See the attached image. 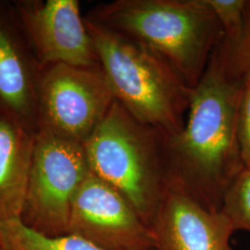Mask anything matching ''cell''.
I'll use <instances>...</instances> for the list:
<instances>
[{"label":"cell","instance_id":"obj_1","mask_svg":"<svg viewBox=\"0 0 250 250\" xmlns=\"http://www.w3.org/2000/svg\"><path fill=\"white\" fill-rule=\"evenodd\" d=\"M243 82L221 44L192 89L184 129L163 137L169 182L211 212L221 211L227 189L245 169L238 139Z\"/></svg>","mask_w":250,"mask_h":250},{"label":"cell","instance_id":"obj_2","mask_svg":"<svg viewBox=\"0 0 250 250\" xmlns=\"http://www.w3.org/2000/svg\"><path fill=\"white\" fill-rule=\"evenodd\" d=\"M86 18L159 57L190 88L225 37L207 0H116L96 7Z\"/></svg>","mask_w":250,"mask_h":250},{"label":"cell","instance_id":"obj_3","mask_svg":"<svg viewBox=\"0 0 250 250\" xmlns=\"http://www.w3.org/2000/svg\"><path fill=\"white\" fill-rule=\"evenodd\" d=\"M86 29L116 100L144 125L166 136L185 127L192 89L159 57L88 18Z\"/></svg>","mask_w":250,"mask_h":250},{"label":"cell","instance_id":"obj_4","mask_svg":"<svg viewBox=\"0 0 250 250\" xmlns=\"http://www.w3.org/2000/svg\"><path fill=\"white\" fill-rule=\"evenodd\" d=\"M163 137L116 100L83 145L90 171L125 197L149 227L169 184Z\"/></svg>","mask_w":250,"mask_h":250},{"label":"cell","instance_id":"obj_5","mask_svg":"<svg viewBox=\"0 0 250 250\" xmlns=\"http://www.w3.org/2000/svg\"><path fill=\"white\" fill-rule=\"evenodd\" d=\"M89 173L83 145L39 130L20 220L44 235L67 234L73 198Z\"/></svg>","mask_w":250,"mask_h":250},{"label":"cell","instance_id":"obj_6","mask_svg":"<svg viewBox=\"0 0 250 250\" xmlns=\"http://www.w3.org/2000/svg\"><path fill=\"white\" fill-rule=\"evenodd\" d=\"M115 101L101 66H47L36 86L39 130L83 145Z\"/></svg>","mask_w":250,"mask_h":250},{"label":"cell","instance_id":"obj_7","mask_svg":"<svg viewBox=\"0 0 250 250\" xmlns=\"http://www.w3.org/2000/svg\"><path fill=\"white\" fill-rule=\"evenodd\" d=\"M68 233L105 250H156L151 228L125 197L91 171L73 198Z\"/></svg>","mask_w":250,"mask_h":250},{"label":"cell","instance_id":"obj_8","mask_svg":"<svg viewBox=\"0 0 250 250\" xmlns=\"http://www.w3.org/2000/svg\"><path fill=\"white\" fill-rule=\"evenodd\" d=\"M19 15L39 64L100 66L99 57L76 0L22 1Z\"/></svg>","mask_w":250,"mask_h":250},{"label":"cell","instance_id":"obj_9","mask_svg":"<svg viewBox=\"0 0 250 250\" xmlns=\"http://www.w3.org/2000/svg\"><path fill=\"white\" fill-rule=\"evenodd\" d=\"M150 228L157 250H234L228 219L170 182Z\"/></svg>","mask_w":250,"mask_h":250},{"label":"cell","instance_id":"obj_10","mask_svg":"<svg viewBox=\"0 0 250 250\" xmlns=\"http://www.w3.org/2000/svg\"><path fill=\"white\" fill-rule=\"evenodd\" d=\"M34 142L26 125L0 113V222L21 218Z\"/></svg>","mask_w":250,"mask_h":250},{"label":"cell","instance_id":"obj_11","mask_svg":"<svg viewBox=\"0 0 250 250\" xmlns=\"http://www.w3.org/2000/svg\"><path fill=\"white\" fill-rule=\"evenodd\" d=\"M0 102L22 124L36 109V84L14 38L0 21Z\"/></svg>","mask_w":250,"mask_h":250},{"label":"cell","instance_id":"obj_12","mask_svg":"<svg viewBox=\"0 0 250 250\" xmlns=\"http://www.w3.org/2000/svg\"><path fill=\"white\" fill-rule=\"evenodd\" d=\"M0 247L1 250H105L73 234L44 235L20 219L0 222Z\"/></svg>","mask_w":250,"mask_h":250},{"label":"cell","instance_id":"obj_13","mask_svg":"<svg viewBox=\"0 0 250 250\" xmlns=\"http://www.w3.org/2000/svg\"><path fill=\"white\" fill-rule=\"evenodd\" d=\"M221 212L234 232H250V167L242 170L227 189Z\"/></svg>","mask_w":250,"mask_h":250},{"label":"cell","instance_id":"obj_14","mask_svg":"<svg viewBox=\"0 0 250 250\" xmlns=\"http://www.w3.org/2000/svg\"><path fill=\"white\" fill-rule=\"evenodd\" d=\"M224 32V39L232 44L240 37L244 27L247 0H207Z\"/></svg>","mask_w":250,"mask_h":250},{"label":"cell","instance_id":"obj_15","mask_svg":"<svg viewBox=\"0 0 250 250\" xmlns=\"http://www.w3.org/2000/svg\"><path fill=\"white\" fill-rule=\"evenodd\" d=\"M226 63L233 73L245 76L250 73V0H247L241 36L232 44L223 42Z\"/></svg>","mask_w":250,"mask_h":250},{"label":"cell","instance_id":"obj_16","mask_svg":"<svg viewBox=\"0 0 250 250\" xmlns=\"http://www.w3.org/2000/svg\"><path fill=\"white\" fill-rule=\"evenodd\" d=\"M238 139L245 168L250 167V73L244 76L238 110Z\"/></svg>","mask_w":250,"mask_h":250},{"label":"cell","instance_id":"obj_17","mask_svg":"<svg viewBox=\"0 0 250 250\" xmlns=\"http://www.w3.org/2000/svg\"><path fill=\"white\" fill-rule=\"evenodd\" d=\"M0 250H1V247H0Z\"/></svg>","mask_w":250,"mask_h":250}]
</instances>
